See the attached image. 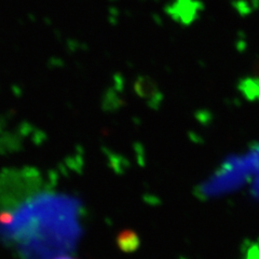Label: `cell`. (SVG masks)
I'll return each instance as SVG.
<instances>
[{"instance_id":"obj_2","label":"cell","mask_w":259,"mask_h":259,"mask_svg":"<svg viewBox=\"0 0 259 259\" xmlns=\"http://www.w3.org/2000/svg\"><path fill=\"white\" fill-rule=\"evenodd\" d=\"M53 259H76V258H72L70 256H59V257H55Z\"/></svg>"},{"instance_id":"obj_1","label":"cell","mask_w":259,"mask_h":259,"mask_svg":"<svg viewBox=\"0 0 259 259\" xmlns=\"http://www.w3.org/2000/svg\"><path fill=\"white\" fill-rule=\"evenodd\" d=\"M245 259H259V247L253 246L252 248H249Z\"/></svg>"}]
</instances>
